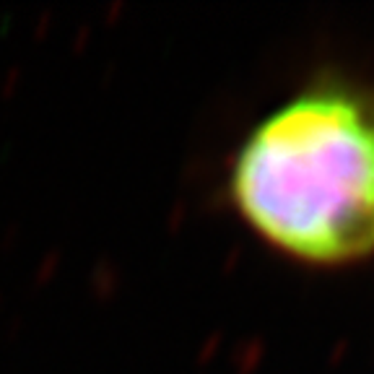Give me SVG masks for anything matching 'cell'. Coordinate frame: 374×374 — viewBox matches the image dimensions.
Masks as SVG:
<instances>
[{
    "label": "cell",
    "instance_id": "obj_1",
    "mask_svg": "<svg viewBox=\"0 0 374 374\" xmlns=\"http://www.w3.org/2000/svg\"><path fill=\"white\" fill-rule=\"evenodd\" d=\"M231 195L250 226L307 263L374 250V115L333 89L307 91L239 148Z\"/></svg>",
    "mask_w": 374,
    "mask_h": 374
}]
</instances>
